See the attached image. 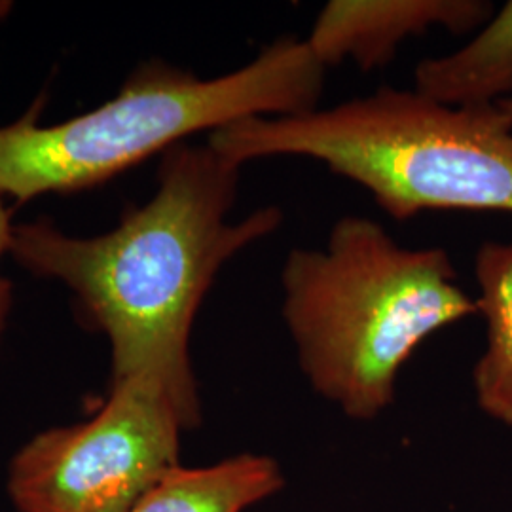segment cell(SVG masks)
<instances>
[{
    "mask_svg": "<svg viewBox=\"0 0 512 512\" xmlns=\"http://www.w3.org/2000/svg\"><path fill=\"white\" fill-rule=\"evenodd\" d=\"M239 169L209 145L181 143L165 150L152 200L109 234L71 238L44 220L12 232L19 264L63 281L109 336L112 382L158 385L186 429L202 421L188 342L203 298L232 256L283 224L277 205L228 222Z\"/></svg>",
    "mask_w": 512,
    "mask_h": 512,
    "instance_id": "obj_1",
    "label": "cell"
},
{
    "mask_svg": "<svg viewBox=\"0 0 512 512\" xmlns=\"http://www.w3.org/2000/svg\"><path fill=\"white\" fill-rule=\"evenodd\" d=\"M281 287L302 374L357 421L393 404L401 368L427 338L478 315L444 249L403 247L357 215L336 220L323 249H293Z\"/></svg>",
    "mask_w": 512,
    "mask_h": 512,
    "instance_id": "obj_2",
    "label": "cell"
},
{
    "mask_svg": "<svg viewBox=\"0 0 512 512\" xmlns=\"http://www.w3.org/2000/svg\"><path fill=\"white\" fill-rule=\"evenodd\" d=\"M207 145L238 165L317 160L397 220L452 209L512 213V122L497 105L458 109L380 88L330 109L239 120L211 131Z\"/></svg>",
    "mask_w": 512,
    "mask_h": 512,
    "instance_id": "obj_3",
    "label": "cell"
},
{
    "mask_svg": "<svg viewBox=\"0 0 512 512\" xmlns=\"http://www.w3.org/2000/svg\"><path fill=\"white\" fill-rule=\"evenodd\" d=\"M325 67L306 38L283 37L219 78L152 63L86 114L38 126V105L0 126V196L19 203L76 192L120 175L200 131L247 118H285L319 107Z\"/></svg>",
    "mask_w": 512,
    "mask_h": 512,
    "instance_id": "obj_4",
    "label": "cell"
},
{
    "mask_svg": "<svg viewBox=\"0 0 512 512\" xmlns=\"http://www.w3.org/2000/svg\"><path fill=\"white\" fill-rule=\"evenodd\" d=\"M183 418L145 378L112 382L92 420L29 440L12 461L8 494L19 512H128L181 467Z\"/></svg>",
    "mask_w": 512,
    "mask_h": 512,
    "instance_id": "obj_5",
    "label": "cell"
},
{
    "mask_svg": "<svg viewBox=\"0 0 512 512\" xmlns=\"http://www.w3.org/2000/svg\"><path fill=\"white\" fill-rule=\"evenodd\" d=\"M492 14L482 0H330L306 38L327 69L353 61L370 73L385 67L408 38L433 27L467 33Z\"/></svg>",
    "mask_w": 512,
    "mask_h": 512,
    "instance_id": "obj_6",
    "label": "cell"
},
{
    "mask_svg": "<svg viewBox=\"0 0 512 512\" xmlns=\"http://www.w3.org/2000/svg\"><path fill=\"white\" fill-rule=\"evenodd\" d=\"M414 92L446 107H488L512 93V0L467 46L425 59L414 73Z\"/></svg>",
    "mask_w": 512,
    "mask_h": 512,
    "instance_id": "obj_7",
    "label": "cell"
},
{
    "mask_svg": "<svg viewBox=\"0 0 512 512\" xmlns=\"http://www.w3.org/2000/svg\"><path fill=\"white\" fill-rule=\"evenodd\" d=\"M285 486L270 456L239 454L209 467H177L128 512H245Z\"/></svg>",
    "mask_w": 512,
    "mask_h": 512,
    "instance_id": "obj_8",
    "label": "cell"
},
{
    "mask_svg": "<svg viewBox=\"0 0 512 512\" xmlns=\"http://www.w3.org/2000/svg\"><path fill=\"white\" fill-rule=\"evenodd\" d=\"M476 308L486 321V349L473 368L478 408L512 427V243H484L475 256Z\"/></svg>",
    "mask_w": 512,
    "mask_h": 512,
    "instance_id": "obj_9",
    "label": "cell"
},
{
    "mask_svg": "<svg viewBox=\"0 0 512 512\" xmlns=\"http://www.w3.org/2000/svg\"><path fill=\"white\" fill-rule=\"evenodd\" d=\"M10 217H12V211L4 205V198L0 196V258L6 251H10V243H12L14 226L10 222ZM10 306H12V285L6 277L0 275V334L4 329V321Z\"/></svg>",
    "mask_w": 512,
    "mask_h": 512,
    "instance_id": "obj_10",
    "label": "cell"
},
{
    "mask_svg": "<svg viewBox=\"0 0 512 512\" xmlns=\"http://www.w3.org/2000/svg\"><path fill=\"white\" fill-rule=\"evenodd\" d=\"M497 107L501 109V112H505V114L509 116V120L512 122V97H507V99L499 101V103H497Z\"/></svg>",
    "mask_w": 512,
    "mask_h": 512,
    "instance_id": "obj_11",
    "label": "cell"
},
{
    "mask_svg": "<svg viewBox=\"0 0 512 512\" xmlns=\"http://www.w3.org/2000/svg\"><path fill=\"white\" fill-rule=\"evenodd\" d=\"M10 12V2H0V18Z\"/></svg>",
    "mask_w": 512,
    "mask_h": 512,
    "instance_id": "obj_12",
    "label": "cell"
}]
</instances>
